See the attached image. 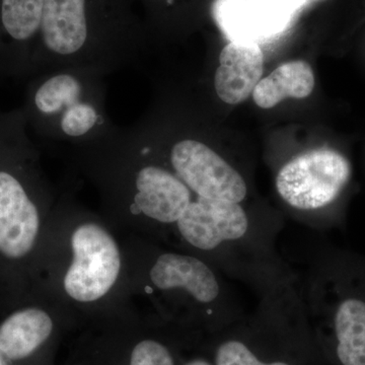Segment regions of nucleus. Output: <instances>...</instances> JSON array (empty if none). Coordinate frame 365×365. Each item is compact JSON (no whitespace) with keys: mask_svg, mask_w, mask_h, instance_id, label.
I'll return each instance as SVG.
<instances>
[{"mask_svg":"<svg viewBox=\"0 0 365 365\" xmlns=\"http://www.w3.org/2000/svg\"><path fill=\"white\" fill-rule=\"evenodd\" d=\"M351 167L332 150H316L287 163L276 178L281 198L299 210H314L332 203L347 184Z\"/></svg>","mask_w":365,"mask_h":365,"instance_id":"nucleus-5","label":"nucleus"},{"mask_svg":"<svg viewBox=\"0 0 365 365\" xmlns=\"http://www.w3.org/2000/svg\"><path fill=\"white\" fill-rule=\"evenodd\" d=\"M180 365H215L212 360L205 359V357H191V359L180 362Z\"/></svg>","mask_w":365,"mask_h":365,"instance_id":"nucleus-16","label":"nucleus"},{"mask_svg":"<svg viewBox=\"0 0 365 365\" xmlns=\"http://www.w3.org/2000/svg\"><path fill=\"white\" fill-rule=\"evenodd\" d=\"M185 241L202 251L217 248L223 242L246 235L249 220L240 203L197 197L178 220Z\"/></svg>","mask_w":365,"mask_h":365,"instance_id":"nucleus-8","label":"nucleus"},{"mask_svg":"<svg viewBox=\"0 0 365 365\" xmlns=\"http://www.w3.org/2000/svg\"><path fill=\"white\" fill-rule=\"evenodd\" d=\"M290 1H292V4H294V0H290ZM295 1H297V0H295Z\"/></svg>","mask_w":365,"mask_h":365,"instance_id":"nucleus-18","label":"nucleus"},{"mask_svg":"<svg viewBox=\"0 0 365 365\" xmlns=\"http://www.w3.org/2000/svg\"><path fill=\"white\" fill-rule=\"evenodd\" d=\"M264 71V55L258 43L232 41L220 55L215 88L222 102L237 105L253 93Z\"/></svg>","mask_w":365,"mask_h":365,"instance_id":"nucleus-11","label":"nucleus"},{"mask_svg":"<svg viewBox=\"0 0 365 365\" xmlns=\"http://www.w3.org/2000/svg\"><path fill=\"white\" fill-rule=\"evenodd\" d=\"M54 322L39 307H21L0 322V354L6 365H35L51 339Z\"/></svg>","mask_w":365,"mask_h":365,"instance_id":"nucleus-10","label":"nucleus"},{"mask_svg":"<svg viewBox=\"0 0 365 365\" xmlns=\"http://www.w3.org/2000/svg\"><path fill=\"white\" fill-rule=\"evenodd\" d=\"M45 0H0V81L33 76Z\"/></svg>","mask_w":365,"mask_h":365,"instance_id":"nucleus-7","label":"nucleus"},{"mask_svg":"<svg viewBox=\"0 0 365 365\" xmlns=\"http://www.w3.org/2000/svg\"><path fill=\"white\" fill-rule=\"evenodd\" d=\"M135 0H45L33 76L90 71L100 54L138 48L141 26Z\"/></svg>","mask_w":365,"mask_h":365,"instance_id":"nucleus-1","label":"nucleus"},{"mask_svg":"<svg viewBox=\"0 0 365 365\" xmlns=\"http://www.w3.org/2000/svg\"><path fill=\"white\" fill-rule=\"evenodd\" d=\"M21 110L0 111V277L16 292L39 242L34 153Z\"/></svg>","mask_w":365,"mask_h":365,"instance_id":"nucleus-2","label":"nucleus"},{"mask_svg":"<svg viewBox=\"0 0 365 365\" xmlns=\"http://www.w3.org/2000/svg\"><path fill=\"white\" fill-rule=\"evenodd\" d=\"M248 338L227 337L213 348L215 365H307L287 353H273Z\"/></svg>","mask_w":365,"mask_h":365,"instance_id":"nucleus-15","label":"nucleus"},{"mask_svg":"<svg viewBox=\"0 0 365 365\" xmlns=\"http://www.w3.org/2000/svg\"><path fill=\"white\" fill-rule=\"evenodd\" d=\"M71 249L63 280L66 294L83 304L103 299L121 272V254L114 237L98 223H83L71 235Z\"/></svg>","mask_w":365,"mask_h":365,"instance_id":"nucleus-4","label":"nucleus"},{"mask_svg":"<svg viewBox=\"0 0 365 365\" xmlns=\"http://www.w3.org/2000/svg\"><path fill=\"white\" fill-rule=\"evenodd\" d=\"M170 165L197 197L240 203L247 185L241 175L205 143L182 139L173 146Z\"/></svg>","mask_w":365,"mask_h":365,"instance_id":"nucleus-6","label":"nucleus"},{"mask_svg":"<svg viewBox=\"0 0 365 365\" xmlns=\"http://www.w3.org/2000/svg\"><path fill=\"white\" fill-rule=\"evenodd\" d=\"M150 277L158 289L186 290L201 304H210L220 295V283L215 274L195 257L163 254L153 264Z\"/></svg>","mask_w":365,"mask_h":365,"instance_id":"nucleus-12","label":"nucleus"},{"mask_svg":"<svg viewBox=\"0 0 365 365\" xmlns=\"http://www.w3.org/2000/svg\"><path fill=\"white\" fill-rule=\"evenodd\" d=\"M314 88L313 69L302 60L282 64L261 79L253 91L254 102L262 109H271L285 98H306Z\"/></svg>","mask_w":365,"mask_h":365,"instance_id":"nucleus-14","label":"nucleus"},{"mask_svg":"<svg viewBox=\"0 0 365 365\" xmlns=\"http://www.w3.org/2000/svg\"><path fill=\"white\" fill-rule=\"evenodd\" d=\"M88 72H47L33 79L21 109L26 125L63 138L97 134V129L105 124L104 113L90 90L85 76Z\"/></svg>","mask_w":365,"mask_h":365,"instance_id":"nucleus-3","label":"nucleus"},{"mask_svg":"<svg viewBox=\"0 0 365 365\" xmlns=\"http://www.w3.org/2000/svg\"><path fill=\"white\" fill-rule=\"evenodd\" d=\"M332 356L337 365H365V302L347 299L334 316Z\"/></svg>","mask_w":365,"mask_h":365,"instance_id":"nucleus-13","label":"nucleus"},{"mask_svg":"<svg viewBox=\"0 0 365 365\" xmlns=\"http://www.w3.org/2000/svg\"><path fill=\"white\" fill-rule=\"evenodd\" d=\"M0 365H6V361H4V357L0 354Z\"/></svg>","mask_w":365,"mask_h":365,"instance_id":"nucleus-17","label":"nucleus"},{"mask_svg":"<svg viewBox=\"0 0 365 365\" xmlns=\"http://www.w3.org/2000/svg\"><path fill=\"white\" fill-rule=\"evenodd\" d=\"M133 189L132 208L160 223H177L193 202L188 186L157 165L148 163L136 170Z\"/></svg>","mask_w":365,"mask_h":365,"instance_id":"nucleus-9","label":"nucleus"}]
</instances>
